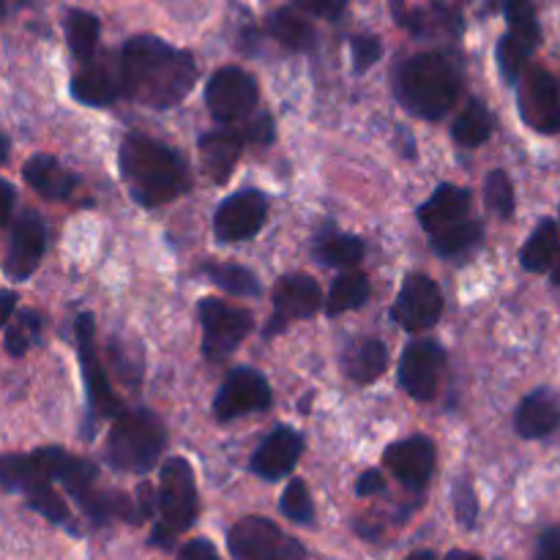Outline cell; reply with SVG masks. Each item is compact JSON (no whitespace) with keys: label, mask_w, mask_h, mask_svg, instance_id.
<instances>
[{"label":"cell","mask_w":560,"mask_h":560,"mask_svg":"<svg viewBox=\"0 0 560 560\" xmlns=\"http://www.w3.org/2000/svg\"><path fill=\"white\" fill-rule=\"evenodd\" d=\"M443 366H446V350L435 339H416L405 348L399 361V383L413 399L430 402L438 394Z\"/></svg>","instance_id":"cell-17"},{"label":"cell","mask_w":560,"mask_h":560,"mask_svg":"<svg viewBox=\"0 0 560 560\" xmlns=\"http://www.w3.org/2000/svg\"><path fill=\"white\" fill-rule=\"evenodd\" d=\"M372 288H370V279L366 273L361 271H345L342 277L334 279L331 290H328V299H326V315H342V312L350 310H359V306L366 304L370 299Z\"/></svg>","instance_id":"cell-29"},{"label":"cell","mask_w":560,"mask_h":560,"mask_svg":"<svg viewBox=\"0 0 560 560\" xmlns=\"http://www.w3.org/2000/svg\"><path fill=\"white\" fill-rule=\"evenodd\" d=\"M388 370V350L381 339H355L353 345H348L342 353V372L345 377H350L353 383H366L377 381L383 372Z\"/></svg>","instance_id":"cell-25"},{"label":"cell","mask_w":560,"mask_h":560,"mask_svg":"<svg viewBox=\"0 0 560 560\" xmlns=\"http://www.w3.org/2000/svg\"><path fill=\"white\" fill-rule=\"evenodd\" d=\"M11 213H14V186L3 184V211H0V224L9 228Z\"/></svg>","instance_id":"cell-47"},{"label":"cell","mask_w":560,"mask_h":560,"mask_svg":"<svg viewBox=\"0 0 560 560\" xmlns=\"http://www.w3.org/2000/svg\"><path fill=\"white\" fill-rule=\"evenodd\" d=\"M135 503H137V514H140V520L153 517V512L159 509V492H153L151 485H140Z\"/></svg>","instance_id":"cell-46"},{"label":"cell","mask_w":560,"mask_h":560,"mask_svg":"<svg viewBox=\"0 0 560 560\" xmlns=\"http://www.w3.org/2000/svg\"><path fill=\"white\" fill-rule=\"evenodd\" d=\"M77 334V355H80L82 377H85L88 388V405H91L93 416L96 419H118L124 416V405L115 397L113 386H109L107 370L102 366L96 353V331H93V315L91 312H82L74 323Z\"/></svg>","instance_id":"cell-9"},{"label":"cell","mask_w":560,"mask_h":560,"mask_svg":"<svg viewBox=\"0 0 560 560\" xmlns=\"http://www.w3.org/2000/svg\"><path fill=\"white\" fill-rule=\"evenodd\" d=\"M268 408H271V386L252 366H238L230 372L213 397V416L219 421H233Z\"/></svg>","instance_id":"cell-12"},{"label":"cell","mask_w":560,"mask_h":560,"mask_svg":"<svg viewBox=\"0 0 560 560\" xmlns=\"http://www.w3.org/2000/svg\"><path fill=\"white\" fill-rule=\"evenodd\" d=\"M71 96L88 107H109L118 96H124L120 80V60L93 58L82 63V69L71 77Z\"/></svg>","instance_id":"cell-20"},{"label":"cell","mask_w":560,"mask_h":560,"mask_svg":"<svg viewBox=\"0 0 560 560\" xmlns=\"http://www.w3.org/2000/svg\"><path fill=\"white\" fill-rule=\"evenodd\" d=\"M323 304L320 284L306 273H288L273 284V315L262 328L266 337L284 331L290 320H306L315 315Z\"/></svg>","instance_id":"cell-16"},{"label":"cell","mask_w":560,"mask_h":560,"mask_svg":"<svg viewBox=\"0 0 560 560\" xmlns=\"http://www.w3.org/2000/svg\"><path fill=\"white\" fill-rule=\"evenodd\" d=\"M175 560H222V556H219L217 547L208 539H191L180 547Z\"/></svg>","instance_id":"cell-43"},{"label":"cell","mask_w":560,"mask_h":560,"mask_svg":"<svg viewBox=\"0 0 560 560\" xmlns=\"http://www.w3.org/2000/svg\"><path fill=\"white\" fill-rule=\"evenodd\" d=\"M485 197L487 206L495 217L512 219L514 217V186L506 170H492L485 180Z\"/></svg>","instance_id":"cell-37"},{"label":"cell","mask_w":560,"mask_h":560,"mask_svg":"<svg viewBox=\"0 0 560 560\" xmlns=\"http://www.w3.org/2000/svg\"><path fill=\"white\" fill-rule=\"evenodd\" d=\"M63 27H66V42H69L71 55H74L80 63H88V60L96 58L102 25H98V20L91 14V11L71 9L69 14H66Z\"/></svg>","instance_id":"cell-28"},{"label":"cell","mask_w":560,"mask_h":560,"mask_svg":"<svg viewBox=\"0 0 560 560\" xmlns=\"http://www.w3.org/2000/svg\"><path fill=\"white\" fill-rule=\"evenodd\" d=\"M446 560H481L479 556H474V552H465V550H452L446 556Z\"/></svg>","instance_id":"cell-49"},{"label":"cell","mask_w":560,"mask_h":560,"mask_svg":"<svg viewBox=\"0 0 560 560\" xmlns=\"http://www.w3.org/2000/svg\"><path fill=\"white\" fill-rule=\"evenodd\" d=\"M279 509H282V514L290 520V523L312 525V520H315V506H312L310 490H306V485L301 479H293L288 487H284Z\"/></svg>","instance_id":"cell-38"},{"label":"cell","mask_w":560,"mask_h":560,"mask_svg":"<svg viewBox=\"0 0 560 560\" xmlns=\"http://www.w3.org/2000/svg\"><path fill=\"white\" fill-rule=\"evenodd\" d=\"M118 60L124 96L142 107H175L189 96L197 82L195 58L156 36L129 38Z\"/></svg>","instance_id":"cell-1"},{"label":"cell","mask_w":560,"mask_h":560,"mask_svg":"<svg viewBox=\"0 0 560 560\" xmlns=\"http://www.w3.org/2000/svg\"><path fill=\"white\" fill-rule=\"evenodd\" d=\"M350 52H353V69L364 74L383 58V42L377 36H355L350 42Z\"/></svg>","instance_id":"cell-39"},{"label":"cell","mask_w":560,"mask_h":560,"mask_svg":"<svg viewBox=\"0 0 560 560\" xmlns=\"http://www.w3.org/2000/svg\"><path fill=\"white\" fill-rule=\"evenodd\" d=\"M392 317L405 331H427L438 326L443 317V293L435 279L427 273H410L394 301Z\"/></svg>","instance_id":"cell-14"},{"label":"cell","mask_w":560,"mask_h":560,"mask_svg":"<svg viewBox=\"0 0 560 560\" xmlns=\"http://www.w3.org/2000/svg\"><path fill=\"white\" fill-rule=\"evenodd\" d=\"M268 33L277 38L282 47L304 52L315 44V27L304 20L295 9H279L268 16Z\"/></svg>","instance_id":"cell-30"},{"label":"cell","mask_w":560,"mask_h":560,"mask_svg":"<svg viewBox=\"0 0 560 560\" xmlns=\"http://www.w3.org/2000/svg\"><path fill=\"white\" fill-rule=\"evenodd\" d=\"M202 271L224 293L241 295V299H255V295H260V282H257V277L249 268L235 266V262H211Z\"/></svg>","instance_id":"cell-32"},{"label":"cell","mask_w":560,"mask_h":560,"mask_svg":"<svg viewBox=\"0 0 560 560\" xmlns=\"http://www.w3.org/2000/svg\"><path fill=\"white\" fill-rule=\"evenodd\" d=\"M503 14H506L509 33L525 42L528 47H539L541 31L539 20H536L534 0H503Z\"/></svg>","instance_id":"cell-34"},{"label":"cell","mask_w":560,"mask_h":560,"mask_svg":"<svg viewBox=\"0 0 560 560\" xmlns=\"http://www.w3.org/2000/svg\"><path fill=\"white\" fill-rule=\"evenodd\" d=\"M520 115L530 129L541 135H558L560 131V85L547 69H530L520 80Z\"/></svg>","instance_id":"cell-15"},{"label":"cell","mask_w":560,"mask_h":560,"mask_svg":"<svg viewBox=\"0 0 560 560\" xmlns=\"http://www.w3.org/2000/svg\"><path fill=\"white\" fill-rule=\"evenodd\" d=\"M42 326L44 323L36 312L22 310L20 315H16L9 326H5L3 342H5V350H9V355H14V359L25 355L27 348L42 339Z\"/></svg>","instance_id":"cell-35"},{"label":"cell","mask_w":560,"mask_h":560,"mask_svg":"<svg viewBox=\"0 0 560 560\" xmlns=\"http://www.w3.org/2000/svg\"><path fill=\"white\" fill-rule=\"evenodd\" d=\"M552 282H556V284H558V288H560V255H558L556 266H552Z\"/></svg>","instance_id":"cell-51"},{"label":"cell","mask_w":560,"mask_h":560,"mask_svg":"<svg viewBox=\"0 0 560 560\" xmlns=\"http://www.w3.org/2000/svg\"><path fill=\"white\" fill-rule=\"evenodd\" d=\"M394 91L408 113L438 120L457 104L459 91H463V74L448 55H413L394 74Z\"/></svg>","instance_id":"cell-3"},{"label":"cell","mask_w":560,"mask_h":560,"mask_svg":"<svg viewBox=\"0 0 560 560\" xmlns=\"http://www.w3.org/2000/svg\"><path fill=\"white\" fill-rule=\"evenodd\" d=\"M120 178L140 206L153 208L189 189V167L164 142L145 135H126L118 153Z\"/></svg>","instance_id":"cell-2"},{"label":"cell","mask_w":560,"mask_h":560,"mask_svg":"<svg viewBox=\"0 0 560 560\" xmlns=\"http://www.w3.org/2000/svg\"><path fill=\"white\" fill-rule=\"evenodd\" d=\"M558 255H560L558 222L545 219V222H539V228L530 233L528 244H525L523 252H520V262H523L525 271L541 273L547 271V268L556 266Z\"/></svg>","instance_id":"cell-27"},{"label":"cell","mask_w":560,"mask_h":560,"mask_svg":"<svg viewBox=\"0 0 560 560\" xmlns=\"http://www.w3.org/2000/svg\"><path fill=\"white\" fill-rule=\"evenodd\" d=\"M257 98H260V91H257L255 77L238 66H224L213 71L206 85L208 109L222 124H235L255 113Z\"/></svg>","instance_id":"cell-10"},{"label":"cell","mask_w":560,"mask_h":560,"mask_svg":"<svg viewBox=\"0 0 560 560\" xmlns=\"http://www.w3.org/2000/svg\"><path fill=\"white\" fill-rule=\"evenodd\" d=\"M167 432L151 410H126L113 421L107 438V465L118 474H148L159 463Z\"/></svg>","instance_id":"cell-4"},{"label":"cell","mask_w":560,"mask_h":560,"mask_svg":"<svg viewBox=\"0 0 560 560\" xmlns=\"http://www.w3.org/2000/svg\"><path fill=\"white\" fill-rule=\"evenodd\" d=\"M454 512H457V520L465 528H474L476 517H479V503H476V492L468 481H459L454 487Z\"/></svg>","instance_id":"cell-40"},{"label":"cell","mask_w":560,"mask_h":560,"mask_svg":"<svg viewBox=\"0 0 560 560\" xmlns=\"http://www.w3.org/2000/svg\"><path fill=\"white\" fill-rule=\"evenodd\" d=\"M560 427V402L550 388H536L520 402L514 413V430L525 441H539Z\"/></svg>","instance_id":"cell-23"},{"label":"cell","mask_w":560,"mask_h":560,"mask_svg":"<svg viewBox=\"0 0 560 560\" xmlns=\"http://www.w3.org/2000/svg\"><path fill=\"white\" fill-rule=\"evenodd\" d=\"M534 47H528L525 42H520L517 36L506 33V36L498 42V69H501V77L509 82V85H520L523 80L525 63H528Z\"/></svg>","instance_id":"cell-36"},{"label":"cell","mask_w":560,"mask_h":560,"mask_svg":"<svg viewBox=\"0 0 560 560\" xmlns=\"http://www.w3.org/2000/svg\"><path fill=\"white\" fill-rule=\"evenodd\" d=\"M435 443L424 435H413L392 443L383 454V463L397 476L399 485L419 492L430 485L432 474H435Z\"/></svg>","instance_id":"cell-18"},{"label":"cell","mask_w":560,"mask_h":560,"mask_svg":"<svg viewBox=\"0 0 560 560\" xmlns=\"http://www.w3.org/2000/svg\"><path fill=\"white\" fill-rule=\"evenodd\" d=\"M452 135L454 140L465 148H479L490 140L492 115L481 98H470V102L465 104L463 113H459L457 120H454Z\"/></svg>","instance_id":"cell-31"},{"label":"cell","mask_w":560,"mask_h":560,"mask_svg":"<svg viewBox=\"0 0 560 560\" xmlns=\"http://www.w3.org/2000/svg\"><path fill=\"white\" fill-rule=\"evenodd\" d=\"M14 304H16V295L11 290L3 293V326H9L11 315H14Z\"/></svg>","instance_id":"cell-48"},{"label":"cell","mask_w":560,"mask_h":560,"mask_svg":"<svg viewBox=\"0 0 560 560\" xmlns=\"http://www.w3.org/2000/svg\"><path fill=\"white\" fill-rule=\"evenodd\" d=\"M268 219V197L260 189H241L219 202L213 213V235L224 244L255 238Z\"/></svg>","instance_id":"cell-11"},{"label":"cell","mask_w":560,"mask_h":560,"mask_svg":"<svg viewBox=\"0 0 560 560\" xmlns=\"http://www.w3.org/2000/svg\"><path fill=\"white\" fill-rule=\"evenodd\" d=\"M485 238V228L476 219H465V222L454 224V228L441 230V233L432 235V249L441 257H459L465 252L476 249Z\"/></svg>","instance_id":"cell-33"},{"label":"cell","mask_w":560,"mask_h":560,"mask_svg":"<svg viewBox=\"0 0 560 560\" xmlns=\"http://www.w3.org/2000/svg\"><path fill=\"white\" fill-rule=\"evenodd\" d=\"M0 479H3V487L9 492H22L27 506L42 514L44 520H49L52 525H60V528H66L74 536L80 534L69 506L55 492L52 481L42 474L33 454H27V457H22V454H5L3 465H0Z\"/></svg>","instance_id":"cell-6"},{"label":"cell","mask_w":560,"mask_h":560,"mask_svg":"<svg viewBox=\"0 0 560 560\" xmlns=\"http://www.w3.org/2000/svg\"><path fill=\"white\" fill-rule=\"evenodd\" d=\"M197 312H200L202 323V353H206L208 361L228 359L249 337L252 315L241 306L208 295V299L200 301Z\"/></svg>","instance_id":"cell-8"},{"label":"cell","mask_w":560,"mask_h":560,"mask_svg":"<svg viewBox=\"0 0 560 560\" xmlns=\"http://www.w3.org/2000/svg\"><path fill=\"white\" fill-rule=\"evenodd\" d=\"M405 560H438V556L430 550H421V552H413V556H408Z\"/></svg>","instance_id":"cell-50"},{"label":"cell","mask_w":560,"mask_h":560,"mask_svg":"<svg viewBox=\"0 0 560 560\" xmlns=\"http://www.w3.org/2000/svg\"><path fill=\"white\" fill-rule=\"evenodd\" d=\"M301 454H304V435L293 427L282 424L255 448L249 468L260 479L279 481L299 465Z\"/></svg>","instance_id":"cell-19"},{"label":"cell","mask_w":560,"mask_h":560,"mask_svg":"<svg viewBox=\"0 0 560 560\" xmlns=\"http://www.w3.org/2000/svg\"><path fill=\"white\" fill-rule=\"evenodd\" d=\"M470 211V191L463 186L443 184L432 191L430 200L419 206L416 217H419L421 228L430 235L441 233V230L454 228V224L465 222Z\"/></svg>","instance_id":"cell-22"},{"label":"cell","mask_w":560,"mask_h":560,"mask_svg":"<svg viewBox=\"0 0 560 560\" xmlns=\"http://www.w3.org/2000/svg\"><path fill=\"white\" fill-rule=\"evenodd\" d=\"M228 550L233 560H306L304 547L266 517L235 523L228 534Z\"/></svg>","instance_id":"cell-7"},{"label":"cell","mask_w":560,"mask_h":560,"mask_svg":"<svg viewBox=\"0 0 560 560\" xmlns=\"http://www.w3.org/2000/svg\"><path fill=\"white\" fill-rule=\"evenodd\" d=\"M386 490V479L381 476V470H364L361 479L355 481V495L359 498H372V495H381Z\"/></svg>","instance_id":"cell-44"},{"label":"cell","mask_w":560,"mask_h":560,"mask_svg":"<svg viewBox=\"0 0 560 560\" xmlns=\"http://www.w3.org/2000/svg\"><path fill=\"white\" fill-rule=\"evenodd\" d=\"M246 137L241 126H222V129L206 131L200 137V162L213 184H224L233 175L241 153H244Z\"/></svg>","instance_id":"cell-21"},{"label":"cell","mask_w":560,"mask_h":560,"mask_svg":"<svg viewBox=\"0 0 560 560\" xmlns=\"http://www.w3.org/2000/svg\"><path fill=\"white\" fill-rule=\"evenodd\" d=\"M47 252V228L36 211H22L9 230L3 271L11 282H25L42 266Z\"/></svg>","instance_id":"cell-13"},{"label":"cell","mask_w":560,"mask_h":560,"mask_svg":"<svg viewBox=\"0 0 560 560\" xmlns=\"http://www.w3.org/2000/svg\"><path fill=\"white\" fill-rule=\"evenodd\" d=\"M534 560H560V528H550L541 534Z\"/></svg>","instance_id":"cell-45"},{"label":"cell","mask_w":560,"mask_h":560,"mask_svg":"<svg viewBox=\"0 0 560 560\" xmlns=\"http://www.w3.org/2000/svg\"><path fill=\"white\" fill-rule=\"evenodd\" d=\"M22 178L36 195L47 197V200H66L77 186L74 175L47 153H36V156L27 159L25 167H22Z\"/></svg>","instance_id":"cell-24"},{"label":"cell","mask_w":560,"mask_h":560,"mask_svg":"<svg viewBox=\"0 0 560 560\" xmlns=\"http://www.w3.org/2000/svg\"><path fill=\"white\" fill-rule=\"evenodd\" d=\"M200 503H197L195 470L184 457H173L164 463L159 476V523L151 534V545L170 550L175 536L195 525Z\"/></svg>","instance_id":"cell-5"},{"label":"cell","mask_w":560,"mask_h":560,"mask_svg":"<svg viewBox=\"0 0 560 560\" xmlns=\"http://www.w3.org/2000/svg\"><path fill=\"white\" fill-rule=\"evenodd\" d=\"M241 131H244L246 142H252V145H271L273 142V118L268 113H260V115H255L252 120H246V124L241 126Z\"/></svg>","instance_id":"cell-41"},{"label":"cell","mask_w":560,"mask_h":560,"mask_svg":"<svg viewBox=\"0 0 560 560\" xmlns=\"http://www.w3.org/2000/svg\"><path fill=\"white\" fill-rule=\"evenodd\" d=\"M364 241L355 238L350 233H337V230L328 228L326 233L317 235L315 241V257L317 262L331 268H353L364 260Z\"/></svg>","instance_id":"cell-26"},{"label":"cell","mask_w":560,"mask_h":560,"mask_svg":"<svg viewBox=\"0 0 560 560\" xmlns=\"http://www.w3.org/2000/svg\"><path fill=\"white\" fill-rule=\"evenodd\" d=\"M299 11L323 16V20H339L348 9V0H293Z\"/></svg>","instance_id":"cell-42"}]
</instances>
